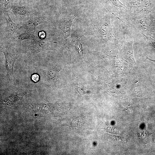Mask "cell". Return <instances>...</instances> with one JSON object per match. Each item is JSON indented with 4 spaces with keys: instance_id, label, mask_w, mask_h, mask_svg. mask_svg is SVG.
<instances>
[{
    "instance_id": "cell-9",
    "label": "cell",
    "mask_w": 155,
    "mask_h": 155,
    "mask_svg": "<svg viewBox=\"0 0 155 155\" xmlns=\"http://www.w3.org/2000/svg\"><path fill=\"white\" fill-rule=\"evenodd\" d=\"M75 16L74 15L71 17L67 18L60 23L59 26V32L61 37L65 38L69 36L71 25Z\"/></svg>"
},
{
    "instance_id": "cell-5",
    "label": "cell",
    "mask_w": 155,
    "mask_h": 155,
    "mask_svg": "<svg viewBox=\"0 0 155 155\" xmlns=\"http://www.w3.org/2000/svg\"><path fill=\"white\" fill-rule=\"evenodd\" d=\"M133 43V38H126L120 51L119 56L128 63L135 65L136 63L134 58Z\"/></svg>"
},
{
    "instance_id": "cell-2",
    "label": "cell",
    "mask_w": 155,
    "mask_h": 155,
    "mask_svg": "<svg viewBox=\"0 0 155 155\" xmlns=\"http://www.w3.org/2000/svg\"><path fill=\"white\" fill-rule=\"evenodd\" d=\"M109 15L104 16L98 24L95 26V30L100 41L106 42L115 38L110 22Z\"/></svg>"
},
{
    "instance_id": "cell-14",
    "label": "cell",
    "mask_w": 155,
    "mask_h": 155,
    "mask_svg": "<svg viewBox=\"0 0 155 155\" xmlns=\"http://www.w3.org/2000/svg\"><path fill=\"white\" fill-rule=\"evenodd\" d=\"M76 89L80 94H82L85 93L84 87L82 85H80L76 86Z\"/></svg>"
},
{
    "instance_id": "cell-11",
    "label": "cell",
    "mask_w": 155,
    "mask_h": 155,
    "mask_svg": "<svg viewBox=\"0 0 155 155\" xmlns=\"http://www.w3.org/2000/svg\"><path fill=\"white\" fill-rule=\"evenodd\" d=\"M113 5L117 8L119 12H121L126 15L127 16L129 12L128 10L126 7L119 0H107Z\"/></svg>"
},
{
    "instance_id": "cell-15",
    "label": "cell",
    "mask_w": 155,
    "mask_h": 155,
    "mask_svg": "<svg viewBox=\"0 0 155 155\" xmlns=\"http://www.w3.org/2000/svg\"><path fill=\"white\" fill-rule=\"evenodd\" d=\"M32 80L34 82H37L39 81L40 79L39 75L37 74H34L31 77Z\"/></svg>"
},
{
    "instance_id": "cell-16",
    "label": "cell",
    "mask_w": 155,
    "mask_h": 155,
    "mask_svg": "<svg viewBox=\"0 0 155 155\" xmlns=\"http://www.w3.org/2000/svg\"><path fill=\"white\" fill-rule=\"evenodd\" d=\"M38 36V37L40 39H45L46 36V34L44 31H41L39 32Z\"/></svg>"
},
{
    "instance_id": "cell-4",
    "label": "cell",
    "mask_w": 155,
    "mask_h": 155,
    "mask_svg": "<svg viewBox=\"0 0 155 155\" xmlns=\"http://www.w3.org/2000/svg\"><path fill=\"white\" fill-rule=\"evenodd\" d=\"M30 19L19 25V28L24 31L35 30L36 27L47 22L49 18L42 12H34L30 16Z\"/></svg>"
},
{
    "instance_id": "cell-10",
    "label": "cell",
    "mask_w": 155,
    "mask_h": 155,
    "mask_svg": "<svg viewBox=\"0 0 155 155\" xmlns=\"http://www.w3.org/2000/svg\"><path fill=\"white\" fill-rule=\"evenodd\" d=\"M35 32V30L24 31L23 33L13 38L15 40L20 43L26 39L34 40L37 37Z\"/></svg>"
},
{
    "instance_id": "cell-6",
    "label": "cell",
    "mask_w": 155,
    "mask_h": 155,
    "mask_svg": "<svg viewBox=\"0 0 155 155\" xmlns=\"http://www.w3.org/2000/svg\"><path fill=\"white\" fill-rule=\"evenodd\" d=\"M129 13L135 14L145 11L149 3L147 0H123Z\"/></svg>"
},
{
    "instance_id": "cell-3",
    "label": "cell",
    "mask_w": 155,
    "mask_h": 155,
    "mask_svg": "<svg viewBox=\"0 0 155 155\" xmlns=\"http://www.w3.org/2000/svg\"><path fill=\"white\" fill-rule=\"evenodd\" d=\"M32 41L27 49V53L32 55L46 51L55 50V44L47 39H40L37 36Z\"/></svg>"
},
{
    "instance_id": "cell-8",
    "label": "cell",
    "mask_w": 155,
    "mask_h": 155,
    "mask_svg": "<svg viewBox=\"0 0 155 155\" xmlns=\"http://www.w3.org/2000/svg\"><path fill=\"white\" fill-rule=\"evenodd\" d=\"M2 13L6 23V27L4 30V35L7 39H8L12 36L15 31L19 28V25L16 24L12 20L8 12Z\"/></svg>"
},
{
    "instance_id": "cell-12",
    "label": "cell",
    "mask_w": 155,
    "mask_h": 155,
    "mask_svg": "<svg viewBox=\"0 0 155 155\" xmlns=\"http://www.w3.org/2000/svg\"><path fill=\"white\" fill-rule=\"evenodd\" d=\"M57 75V70L54 68H52L49 69L46 74L47 78L51 80H54L56 79Z\"/></svg>"
},
{
    "instance_id": "cell-7",
    "label": "cell",
    "mask_w": 155,
    "mask_h": 155,
    "mask_svg": "<svg viewBox=\"0 0 155 155\" xmlns=\"http://www.w3.org/2000/svg\"><path fill=\"white\" fill-rule=\"evenodd\" d=\"M11 10L14 14L17 21H20L23 17L30 16L34 12L30 7L26 5L12 6Z\"/></svg>"
},
{
    "instance_id": "cell-13",
    "label": "cell",
    "mask_w": 155,
    "mask_h": 155,
    "mask_svg": "<svg viewBox=\"0 0 155 155\" xmlns=\"http://www.w3.org/2000/svg\"><path fill=\"white\" fill-rule=\"evenodd\" d=\"M146 38L147 43L155 50V40L147 35L143 34Z\"/></svg>"
},
{
    "instance_id": "cell-17",
    "label": "cell",
    "mask_w": 155,
    "mask_h": 155,
    "mask_svg": "<svg viewBox=\"0 0 155 155\" xmlns=\"http://www.w3.org/2000/svg\"><path fill=\"white\" fill-rule=\"evenodd\" d=\"M140 55V56H141L142 57H144V58H145L146 59H147L148 60H150V61H152L154 62V63H155V59H150V58H148V57L144 56H142V55Z\"/></svg>"
},
{
    "instance_id": "cell-1",
    "label": "cell",
    "mask_w": 155,
    "mask_h": 155,
    "mask_svg": "<svg viewBox=\"0 0 155 155\" xmlns=\"http://www.w3.org/2000/svg\"><path fill=\"white\" fill-rule=\"evenodd\" d=\"M0 52L4 54L5 58L7 76L11 81L18 82L14 73L13 67L15 62L19 55L18 49L13 44L5 43L1 46Z\"/></svg>"
}]
</instances>
